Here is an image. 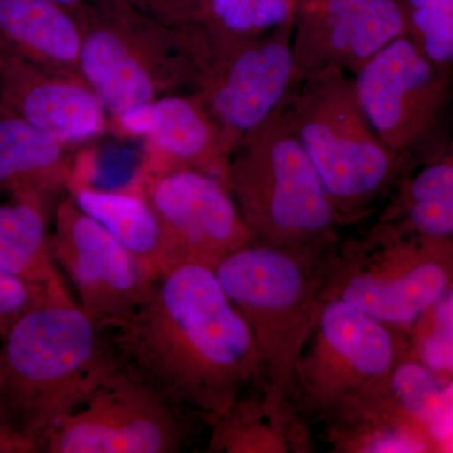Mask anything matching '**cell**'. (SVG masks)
Wrapping results in <instances>:
<instances>
[{"instance_id":"e0dca14e","label":"cell","mask_w":453,"mask_h":453,"mask_svg":"<svg viewBox=\"0 0 453 453\" xmlns=\"http://www.w3.org/2000/svg\"><path fill=\"white\" fill-rule=\"evenodd\" d=\"M67 145L0 105V190L49 203L68 187Z\"/></svg>"},{"instance_id":"9c48e42d","label":"cell","mask_w":453,"mask_h":453,"mask_svg":"<svg viewBox=\"0 0 453 453\" xmlns=\"http://www.w3.org/2000/svg\"><path fill=\"white\" fill-rule=\"evenodd\" d=\"M452 71L432 64L404 35L353 74L366 120L393 153L403 157L436 127L451 98Z\"/></svg>"},{"instance_id":"8992f818","label":"cell","mask_w":453,"mask_h":453,"mask_svg":"<svg viewBox=\"0 0 453 453\" xmlns=\"http://www.w3.org/2000/svg\"><path fill=\"white\" fill-rule=\"evenodd\" d=\"M282 110L339 216L363 210L392 183L403 157L366 120L351 74L332 70L297 82Z\"/></svg>"},{"instance_id":"d6986e66","label":"cell","mask_w":453,"mask_h":453,"mask_svg":"<svg viewBox=\"0 0 453 453\" xmlns=\"http://www.w3.org/2000/svg\"><path fill=\"white\" fill-rule=\"evenodd\" d=\"M71 198L80 210L100 223L127 250L154 273L159 257V220L142 190L98 189L71 178Z\"/></svg>"},{"instance_id":"4fadbf2b","label":"cell","mask_w":453,"mask_h":453,"mask_svg":"<svg viewBox=\"0 0 453 453\" xmlns=\"http://www.w3.org/2000/svg\"><path fill=\"white\" fill-rule=\"evenodd\" d=\"M404 35L399 0H299L291 40L296 83L332 70L353 76Z\"/></svg>"},{"instance_id":"603a6c76","label":"cell","mask_w":453,"mask_h":453,"mask_svg":"<svg viewBox=\"0 0 453 453\" xmlns=\"http://www.w3.org/2000/svg\"><path fill=\"white\" fill-rule=\"evenodd\" d=\"M405 35L432 64L453 70V0H399Z\"/></svg>"},{"instance_id":"52a82bcc","label":"cell","mask_w":453,"mask_h":453,"mask_svg":"<svg viewBox=\"0 0 453 453\" xmlns=\"http://www.w3.org/2000/svg\"><path fill=\"white\" fill-rule=\"evenodd\" d=\"M190 416L119 360L47 434L42 452H179L190 440Z\"/></svg>"},{"instance_id":"7c38bea8","label":"cell","mask_w":453,"mask_h":453,"mask_svg":"<svg viewBox=\"0 0 453 453\" xmlns=\"http://www.w3.org/2000/svg\"><path fill=\"white\" fill-rule=\"evenodd\" d=\"M291 40L288 25L213 59L196 91L229 155L283 105L296 85Z\"/></svg>"},{"instance_id":"5bb4252c","label":"cell","mask_w":453,"mask_h":453,"mask_svg":"<svg viewBox=\"0 0 453 453\" xmlns=\"http://www.w3.org/2000/svg\"><path fill=\"white\" fill-rule=\"evenodd\" d=\"M452 253L453 242L398 247L392 257L350 273L335 297L389 326H410L453 288Z\"/></svg>"},{"instance_id":"44dd1931","label":"cell","mask_w":453,"mask_h":453,"mask_svg":"<svg viewBox=\"0 0 453 453\" xmlns=\"http://www.w3.org/2000/svg\"><path fill=\"white\" fill-rule=\"evenodd\" d=\"M299 0H203L198 23L220 59L294 23Z\"/></svg>"},{"instance_id":"5b68a950","label":"cell","mask_w":453,"mask_h":453,"mask_svg":"<svg viewBox=\"0 0 453 453\" xmlns=\"http://www.w3.org/2000/svg\"><path fill=\"white\" fill-rule=\"evenodd\" d=\"M225 186L255 242L312 249L332 234L339 220L282 106L234 149Z\"/></svg>"},{"instance_id":"83f0119b","label":"cell","mask_w":453,"mask_h":453,"mask_svg":"<svg viewBox=\"0 0 453 453\" xmlns=\"http://www.w3.org/2000/svg\"><path fill=\"white\" fill-rule=\"evenodd\" d=\"M423 426L438 445H445L453 437V380L441 388Z\"/></svg>"},{"instance_id":"7a4b0ae2","label":"cell","mask_w":453,"mask_h":453,"mask_svg":"<svg viewBox=\"0 0 453 453\" xmlns=\"http://www.w3.org/2000/svg\"><path fill=\"white\" fill-rule=\"evenodd\" d=\"M65 283L0 336V410L41 445L119 363L111 336Z\"/></svg>"},{"instance_id":"f1b7e54d","label":"cell","mask_w":453,"mask_h":453,"mask_svg":"<svg viewBox=\"0 0 453 453\" xmlns=\"http://www.w3.org/2000/svg\"><path fill=\"white\" fill-rule=\"evenodd\" d=\"M366 452H423L427 451V443L411 431L393 429L381 432L369 441Z\"/></svg>"},{"instance_id":"277c9868","label":"cell","mask_w":453,"mask_h":453,"mask_svg":"<svg viewBox=\"0 0 453 453\" xmlns=\"http://www.w3.org/2000/svg\"><path fill=\"white\" fill-rule=\"evenodd\" d=\"M311 252L252 242L213 268L251 334L262 405L275 416L296 389L301 351L318 314Z\"/></svg>"},{"instance_id":"7402d4cb","label":"cell","mask_w":453,"mask_h":453,"mask_svg":"<svg viewBox=\"0 0 453 453\" xmlns=\"http://www.w3.org/2000/svg\"><path fill=\"white\" fill-rule=\"evenodd\" d=\"M399 208L421 240L453 242V136L443 154L408 181Z\"/></svg>"},{"instance_id":"2e32d148","label":"cell","mask_w":453,"mask_h":453,"mask_svg":"<svg viewBox=\"0 0 453 453\" xmlns=\"http://www.w3.org/2000/svg\"><path fill=\"white\" fill-rule=\"evenodd\" d=\"M113 121L124 133L146 140V174L195 170L225 183L231 155L196 92L157 98Z\"/></svg>"},{"instance_id":"4316f807","label":"cell","mask_w":453,"mask_h":453,"mask_svg":"<svg viewBox=\"0 0 453 453\" xmlns=\"http://www.w3.org/2000/svg\"><path fill=\"white\" fill-rule=\"evenodd\" d=\"M122 2L138 9L146 16L169 25L196 23L203 4V0H122Z\"/></svg>"},{"instance_id":"d4e9b609","label":"cell","mask_w":453,"mask_h":453,"mask_svg":"<svg viewBox=\"0 0 453 453\" xmlns=\"http://www.w3.org/2000/svg\"><path fill=\"white\" fill-rule=\"evenodd\" d=\"M442 387L434 372L422 362L398 363L390 375L389 393L411 418L419 423L427 419Z\"/></svg>"},{"instance_id":"ba28073f","label":"cell","mask_w":453,"mask_h":453,"mask_svg":"<svg viewBox=\"0 0 453 453\" xmlns=\"http://www.w3.org/2000/svg\"><path fill=\"white\" fill-rule=\"evenodd\" d=\"M396 357L389 325L333 297L319 306L301 351L296 388L300 384L320 410L372 403L389 392Z\"/></svg>"},{"instance_id":"30bf717a","label":"cell","mask_w":453,"mask_h":453,"mask_svg":"<svg viewBox=\"0 0 453 453\" xmlns=\"http://www.w3.org/2000/svg\"><path fill=\"white\" fill-rule=\"evenodd\" d=\"M144 192L159 220L157 271L177 265L213 270L255 242L222 180L195 170L145 174Z\"/></svg>"},{"instance_id":"9a60e30c","label":"cell","mask_w":453,"mask_h":453,"mask_svg":"<svg viewBox=\"0 0 453 453\" xmlns=\"http://www.w3.org/2000/svg\"><path fill=\"white\" fill-rule=\"evenodd\" d=\"M0 105L64 144L94 138L106 110L82 77L29 61L0 43Z\"/></svg>"},{"instance_id":"ffe728a7","label":"cell","mask_w":453,"mask_h":453,"mask_svg":"<svg viewBox=\"0 0 453 453\" xmlns=\"http://www.w3.org/2000/svg\"><path fill=\"white\" fill-rule=\"evenodd\" d=\"M47 203L12 196L0 204V271L40 285L58 281L50 253Z\"/></svg>"},{"instance_id":"4dcf8cb0","label":"cell","mask_w":453,"mask_h":453,"mask_svg":"<svg viewBox=\"0 0 453 453\" xmlns=\"http://www.w3.org/2000/svg\"><path fill=\"white\" fill-rule=\"evenodd\" d=\"M58 4L64 5L65 8L71 9L79 5L83 0H55Z\"/></svg>"},{"instance_id":"6da1fadb","label":"cell","mask_w":453,"mask_h":453,"mask_svg":"<svg viewBox=\"0 0 453 453\" xmlns=\"http://www.w3.org/2000/svg\"><path fill=\"white\" fill-rule=\"evenodd\" d=\"M111 339L121 365L207 423L258 381L249 327L202 265L160 271Z\"/></svg>"},{"instance_id":"ac0fdd59","label":"cell","mask_w":453,"mask_h":453,"mask_svg":"<svg viewBox=\"0 0 453 453\" xmlns=\"http://www.w3.org/2000/svg\"><path fill=\"white\" fill-rule=\"evenodd\" d=\"M0 43L35 64L81 77L79 26L55 0H0Z\"/></svg>"},{"instance_id":"3957f363","label":"cell","mask_w":453,"mask_h":453,"mask_svg":"<svg viewBox=\"0 0 453 453\" xmlns=\"http://www.w3.org/2000/svg\"><path fill=\"white\" fill-rule=\"evenodd\" d=\"M79 71L113 120L157 98L198 91L213 55L196 23L169 25L122 0H83Z\"/></svg>"},{"instance_id":"f546056e","label":"cell","mask_w":453,"mask_h":453,"mask_svg":"<svg viewBox=\"0 0 453 453\" xmlns=\"http://www.w3.org/2000/svg\"><path fill=\"white\" fill-rule=\"evenodd\" d=\"M42 452L37 441L27 436L0 410V453Z\"/></svg>"},{"instance_id":"8fae6325","label":"cell","mask_w":453,"mask_h":453,"mask_svg":"<svg viewBox=\"0 0 453 453\" xmlns=\"http://www.w3.org/2000/svg\"><path fill=\"white\" fill-rule=\"evenodd\" d=\"M50 253L73 282L80 308L106 330L133 315L157 273L142 264L71 196L57 205Z\"/></svg>"},{"instance_id":"cb8c5ba5","label":"cell","mask_w":453,"mask_h":453,"mask_svg":"<svg viewBox=\"0 0 453 453\" xmlns=\"http://www.w3.org/2000/svg\"><path fill=\"white\" fill-rule=\"evenodd\" d=\"M419 362L436 374L453 375V288L419 319Z\"/></svg>"},{"instance_id":"484cf974","label":"cell","mask_w":453,"mask_h":453,"mask_svg":"<svg viewBox=\"0 0 453 453\" xmlns=\"http://www.w3.org/2000/svg\"><path fill=\"white\" fill-rule=\"evenodd\" d=\"M40 285L0 271V336L27 311L49 299L50 291L61 283Z\"/></svg>"}]
</instances>
